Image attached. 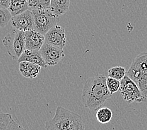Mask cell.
<instances>
[{
    "instance_id": "ffe728a7",
    "label": "cell",
    "mask_w": 147,
    "mask_h": 130,
    "mask_svg": "<svg viewBox=\"0 0 147 130\" xmlns=\"http://www.w3.org/2000/svg\"><path fill=\"white\" fill-rule=\"evenodd\" d=\"M136 83L142 93L145 101H147V75L143 76Z\"/></svg>"
},
{
    "instance_id": "8992f818",
    "label": "cell",
    "mask_w": 147,
    "mask_h": 130,
    "mask_svg": "<svg viewBox=\"0 0 147 130\" xmlns=\"http://www.w3.org/2000/svg\"><path fill=\"white\" fill-rule=\"evenodd\" d=\"M147 75V51L140 53L134 59L126 75L136 83Z\"/></svg>"
},
{
    "instance_id": "7a4b0ae2",
    "label": "cell",
    "mask_w": 147,
    "mask_h": 130,
    "mask_svg": "<svg viewBox=\"0 0 147 130\" xmlns=\"http://www.w3.org/2000/svg\"><path fill=\"white\" fill-rule=\"evenodd\" d=\"M47 130H84L82 116L62 106L56 109L54 116L45 123Z\"/></svg>"
},
{
    "instance_id": "5b68a950",
    "label": "cell",
    "mask_w": 147,
    "mask_h": 130,
    "mask_svg": "<svg viewBox=\"0 0 147 130\" xmlns=\"http://www.w3.org/2000/svg\"><path fill=\"white\" fill-rule=\"evenodd\" d=\"M119 91L125 101L129 103L145 101L138 86L127 75L121 80Z\"/></svg>"
},
{
    "instance_id": "d6986e66",
    "label": "cell",
    "mask_w": 147,
    "mask_h": 130,
    "mask_svg": "<svg viewBox=\"0 0 147 130\" xmlns=\"http://www.w3.org/2000/svg\"><path fill=\"white\" fill-rule=\"evenodd\" d=\"M120 84H121V81H119L118 79H116L111 77L107 78L106 85L111 95L114 94L115 93L119 91L120 88Z\"/></svg>"
},
{
    "instance_id": "8fae6325",
    "label": "cell",
    "mask_w": 147,
    "mask_h": 130,
    "mask_svg": "<svg viewBox=\"0 0 147 130\" xmlns=\"http://www.w3.org/2000/svg\"><path fill=\"white\" fill-rule=\"evenodd\" d=\"M28 61L40 66L42 68H47V65L43 59L40 51H33V50L25 49L20 57L18 59V62Z\"/></svg>"
},
{
    "instance_id": "30bf717a",
    "label": "cell",
    "mask_w": 147,
    "mask_h": 130,
    "mask_svg": "<svg viewBox=\"0 0 147 130\" xmlns=\"http://www.w3.org/2000/svg\"><path fill=\"white\" fill-rule=\"evenodd\" d=\"M25 48L33 51H40L45 43V36L35 29L25 31Z\"/></svg>"
},
{
    "instance_id": "9a60e30c",
    "label": "cell",
    "mask_w": 147,
    "mask_h": 130,
    "mask_svg": "<svg viewBox=\"0 0 147 130\" xmlns=\"http://www.w3.org/2000/svg\"><path fill=\"white\" fill-rule=\"evenodd\" d=\"M96 117L99 123L101 124H106L111 120L113 112L108 108L101 107L97 110Z\"/></svg>"
},
{
    "instance_id": "4fadbf2b",
    "label": "cell",
    "mask_w": 147,
    "mask_h": 130,
    "mask_svg": "<svg viewBox=\"0 0 147 130\" xmlns=\"http://www.w3.org/2000/svg\"><path fill=\"white\" fill-rule=\"evenodd\" d=\"M70 7V0H51L50 9L54 14L61 16L65 14Z\"/></svg>"
},
{
    "instance_id": "e0dca14e",
    "label": "cell",
    "mask_w": 147,
    "mask_h": 130,
    "mask_svg": "<svg viewBox=\"0 0 147 130\" xmlns=\"http://www.w3.org/2000/svg\"><path fill=\"white\" fill-rule=\"evenodd\" d=\"M27 1L30 10L34 9H49L51 0H27Z\"/></svg>"
},
{
    "instance_id": "277c9868",
    "label": "cell",
    "mask_w": 147,
    "mask_h": 130,
    "mask_svg": "<svg viewBox=\"0 0 147 130\" xmlns=\"http://www.w3.org/2000/svg\"><path fill=\"white\" fill-rule=\"evenodd\" d=\"M31 11L34 18V29L43 35L59 21V16L52 13L50 9H34Z\"/></svg>"
},
{
    "instance_id": "6da1fadb",
    "label": "cell",
    "mask_w": 147,
    "mask_h": 130,
    "mask_svg": "<svg viewBox=\"0 0 147 130\" xmlns=\"http://www.w3.org/2000/svg\"><path fill=\"white\" fill-rule=\"evenodd\" d=\"M107 77L98 74L87 79L82 92V101L86 108L98 110L112 96L106 85Z\"/></svg>"
},
{
    "instance_id": "52a82bcc",
    "label": "cell",
    "mask_w": 147,
    "mask_h": 130,
    "mask_svg": "<svg viewBox=\"0 0 147 130\" xmlns=\"http://www.w3.org/2000/svg\"><path fill=\"white\" fill-rule=\"evenodd\" d=\"M40 52L46 65L50 66L57 65L65 56L63 48L47 44L46 43H44Z\"/></svg>"
},
{
    "instance_id": "ba28073f",
    "label": "cell",
    "mask_w": 147,
    "mask_h": 130,
    "mask_svg": "<svg viewBox=\"0 0 147 130\" xmlns=\"http://www.w3.org/2000/svg\"><path fill=\"white\" fill-rule=\"evenodd\" d=\"M11 26L13 28L23 31L34 29V18L31 10L28 9L21 14L12 16Z\"/></svg>"
},
{
    "instance_id": "ac0fdd59",
    "label": "cell",
    "mask_w": 147,
    "mask_h": 130,
    "mask_svg": "<svg viewBox=\"0 0 147 130\" xmlns=\"http://www.w3.org/2000/svg\"><path fill=\"white\" fill-rule=\"evenodd\" d=\"M12 15L8 9L0 8V28H4L11 21Z\"/></svg>"
},
{
    "instance_id": "2e32d148",
    "label": "cell",
    "mask_w": 147,
    "mask_h": 130,
    "mask_svg": "<svg viewBox=\"0 0 147 130\" xmlns=\"http://www.w3.org/2000/svg\"><path fill=\"white\" fill-rule=\"evenodd\" d=\"M108 73L109 77L115 78L116 79L119 80V81H121V80L126 75V71L124 67L118 66L109 69L108 71Z\"/></svg>"
},
{
    "instance_id": "7c38bea8",
    "label": "cell",
    "mask_w": 147,
    "mask_h": 130,
    "mask_svg": "<svg viewBox=\"0 0 147 130\" xmlns=\"http://www.w3.org/2000/svg\"><path fill=\"white\" fill-rule=\"evenodd\" d=\"M41 66L28 61L19 63V70L23 77L26 78H35L40 72Z\"/></svg>"
},
{
    "instance_id": "7402d4cb",
    "label": "cell",
    "mask_w": 147,
    "mask_h": 130,
    "mask_svg": "<svg viewBox=\"0 0 147 130\" xmlns=\"http://www.w3.org/2000/svg\"><path fill=\"white\" fill-rule=\"evenodd\" d=\"M11 0H0V8L8 9Z\"/></svg>"
},
{
    "instance_id": "3957f363",
    "label": "cell",
    "mask_w": 147,
    "mask_h": 130,
    "mask_svg": "<svg viewBox=\"0 0 147 130\" xmlns=\"http://www.w3.org/2000/svg\"><path fill=\"white\" fill-rule=\"evenodd\" d=\"M3 44L8 54L14 60H18L25 48V31L13 28L3 39Z\"/></svg>"
},
{
    "instance_id": "44dd1931",
    "label": "cell",
    "mask_w": 147,
    "mask_h": 130,
    "mask_svg": "<svg viewBox=\"0 0 147 130\" xmlns=\"http://www.w3.org/2000/svg\"><path fill=\"white\" fill-rule=\"evenodd\" d=\"M5 130H26L23 128L22 126L19 124L18 121L16 120L13 119L11 122L9 123L7 128H6Z\"/></svg>"
},
{
    "instance_id": "9c48e42d",
    "label": "cell",
    "mask_w": 147,
    "mask_h": 130,
    "mask_svg": "<svg viewBox=\"0 0 147 130\" xmlns=\"http://www.w3.org/2000/svg\"><path fill=\"white\" fill-rule=\"evenodd\" d=\"M45 43L63 48L66 45V34L62 26L56 25L46 33Z\"/></svg>"
},
{
    "instance_id": "5bb4252c",
    "label": "cell",
    "mask_w": 147,
    "mask_h": 130,
    "mask_svg": "<svg viewBox=\"0 0 147 130\" xmlns=\"http://www.w3.org/2000/svg\"><path fill=\"white\" fill-rule=\"evenodd\" d=\"M29 9L27 0H11L8 8L12 16L17 15Z\"/></svg>"
}]
</instances>
